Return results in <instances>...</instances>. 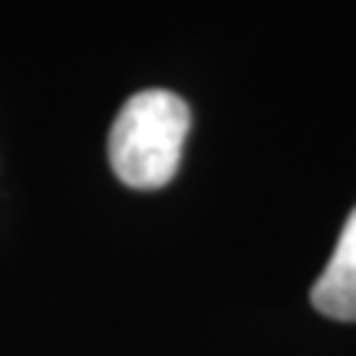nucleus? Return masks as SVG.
I'll use <instances>...</instances> for the list:
<instances>
[{"mask_svg":"<svg viewBox=\"0 0 356 356\" xmlns=\"http://www.w3.org/2000/svg\"><path fill=\"white\" fill-rule=\"evenodd\" d=\"M191 113L168 89H145L119 109L109 132V162L115 178L139 191L162 188L181 165V145Z\"/></svg>","mask_w":356,"mask_h":356,"instance_id":"1","label":"nucleus"},{"mask_svg":"<svg viewBox=\"0 0 356 356\" xmlns=\"http://www.w3.org/2000/svg\"><path fill=\"white\" fill-rule=\"evenodd\" d=\"M310 300L323 317L346 320V323L356 320V208L346 218L340 241L310 291Z\"/></svg>","mask_w":356,"mask_h":356,"instance_id":"2","label":"nucleus"}]
</instances>
